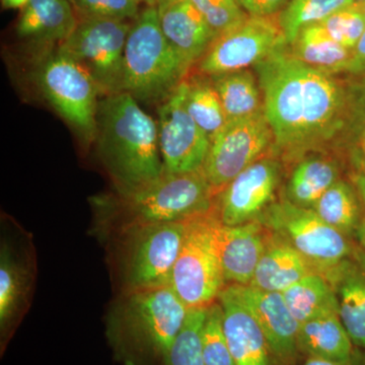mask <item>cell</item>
<instances>
[{
  "label": "cell",
  "instance_id": "35",
  "mask_svg": "<svg viewBox=\"0 0 365 365\" xmlns=\"http://www.w3.org/2000/svg\"><path fill=\"white\" fill-rule=\"evenodd\" d=\"M198 9L204 19L220 35L232 28L248 14H245L237 0H188Z\"/></svg>",
  "mask_w": 365,
  "mask_h": 365
},
{
  "label": "cell",
  "instance_id": "5",
  "mask_svg": "<svg viewBox=\"0 0 365 365\" xmlns=\"http://www.w3.org/2000/svg\"><path fill=\"white\" fill-rule=\"evenodd\" d=\"M254 67L276 150L288 160L304 158L306 101L302 62L295 58L287 46Z\"/></svg>",
  "mask_w": 365,
  "mask_h": 365
},
{
  "label": "cell",
  "instance_id": "15",
  "mask_svg": "<svg viewBox=\"0 0 365 365\" xmlns=\"http://www.w3.org/2000/svg\"><path fill=\"white\" fill-rule=\"evenodd\" d=\"M280 181V163L263 157L240 173L216 196V213L225 225L257 220L274 202Z\"/></svg>",
  "mask_w": 365,
  "mask_h": 365
},
{
  "label": "cell",
  "instance_id": "12",
  "mask_svg": "<svg viewBox=\"0 0 365 365\" xmlns=\"http://www.w3.org/2000/svg\"><path fill=\"white\" fill-rule=\"evenodd\" d=\"M274 145L265 113L232 120L212 137L202 170L216 196Z\"/></svg>",
  "mask_w": 365,
  "mask_h": 365
},
{
  "label": "cell",
  "instance_id": "38",
  "mask_svg": "<svg viewBox=\"0 0 365 365\" xmlns=\"http://www.w3.org/2000/svg\"><path fill=\"white\" fill-rule=\"evenodd\" d=\"M353 60L350 72L365 71V32L352 49Z\"/></svg>",
  "mask_w": 365,
  "mask_h": 365
},
{
  "label": "cell",
  "instance_id": "37",
  "mask_svg": "<svg viewBox=\"0 0 365 365\" xmlns=\"http://www.w3.org/2000/svg\"><path fill=\"white\" fill-rule=\"evenodd\" d=\"M353 185L359 192L360 199H361L362 206H364V215H362L361 222L359 230H357L355 240L359 242V246L365 249V175L356 174L352 178Z\"/></svg>",
  "mask_w": 365,
  "mask_h": 365
},
{
  "label": "cell",
  "instance_id": "9",
  "mask_svg": "<svg viewBox=\"0 0 365 365\" xmlns=\"http://www.w3.org/2000/svg\"><path fill=\"white\" fill-rule=\"evenodd\" d=\"M37 81L45 98L67 123L86 140L96 138L102 91L85 67L58 49L40 62Z\"/></svg>",
  "mask_w": 365,
  "mask_h": 365
},
{
  "label": "cell",
  "instance_id": "23",
  "mask_svg": "<svg viewBox=\"0 0 365 365\" xmlns=\"http://www.w3.org/2000/svg\"><path fill=\"white\" fill-rule=\"evenodd\" d=\"M353 346L338 313L322 314L299 326L297 347L309 359L349 362L355 359Z\"/></svg>",
  "mask_w": 365,
  "mask_h": 365
},
{
  "label": "cell",
  "instance_id": "22",
  "mask_svg": "<svg viewBox=\"0 0 365 365\" xmlns=\"http://www.w3.org/2000/svg\"><path fill=\"white\" fill-rule=\"evenodd\" d=\"M78 23L69 0H30L21 11L16 33L24 39L62 43Z\"/></svg>",
  "mask_w": 365,
  "mask_h": 365
},
{
  "label": "cell",
  "instance_id": "30",
  "mask_svg": "<svg viewBox=\"0 0 365 365\" xmlns=\"http://www.w3.org/2000/svg\"><path fill=\"white\" fill-rule=\"evenodd\" d=\"M355 2V0H290L277 14L287 44H294L304 29L321 23L331 14Z\"/></svg>",
  "mask_w": 365,
  "mask_h": 365
},
{
  "label": "cell",
  "instance_id": "6",
  "mask_svg": "<svg viewBox=\"0 0 365 365\" xmlns=\"http://www.w3.org/2000/svg\"><path fill=\"white\" fill-rule=\"evenodd\" d=\"M188 222L140 225L113 237L123 292L170 287Z\"/></svg>",
  "mask_w": 365,
  "mask_h": 365
},
{
  "label": "cell",
  "instance_id": "39",
  "mask_svg": "<svg viewBox=\"0 0 365 365\" xmlns=\"http://www.w3.org/2000/svg\"><path fill=\"white\" fill-rule=\"evenodd\" d=\"M304 365H359L356 364V359L349 362H336L330 361V360L312 359L309 357Z\"/></svg>",
  "mask_w": 365,
  "mask_h": 365
},
{
  "label": "cell",
  "instance_id": "34",
  "mask_svg": "<svg viewBox=\"0 0 365 365\" xmlns=\"http://www.w3.org/2000/svg\"><path fill=\"white\" fill-rule=\"evenodd\" d=\"M81 19L126 21L137 19L138 6L134 0H69Z\"/></svg>",
  "mask_w": 365,
  "mask_h": 365
},
{
  "label": "cell",
  "instance_id": "8",
  "mask_svg": "<svg viewBox=\"0 0 365 365\" xmlns=\"http://www.w3.org/2000/svg\"><path fill=\"white\" fill-rule=\"evenodd\" d=\"M268 232L294 247L319 274L349 258L359 245L324 222L313 209L274 201L258 218Z\"/></svg>",
  "mask_w": 365,
  "mask_h": 365
},
{
  "label": "cell",
  "instance_id": "4",
  "mask_svg": "<svg viewBox=\"0 0 365 365\" xmlns=\"http://www.w3.org/2000/svg\"><path fill=\"white\" fill-rule=\"evenodd\" d=\"M190 67L163 35L157 7L148 6L131 26L124 53L122 91L138 102L163 103Z\"/></svg>",
  "mask_w": 365,
  "mask_h": 365
},
{
  "label": "cell",
  "instance_id": "42",
  "mask_svg": "<svg viewBox=\"0 0 365 365\" xmlns=\"http://www.w3.org/2000/svg\"><path fill=\"white\" fill-rule=\"evenodd\" d=\"M134 1H136L137 4H146V6H155L157 7V6H155V0H134Z\"/></svg>",
  "mask_w": 365,
  "mask_h": 365
},
{
  "label": "cell",
  "instance_id": "1",
  "mask_svg": "<svg viewBox=\"0 0 365 365\" xmlns=\"http://www.w3.org/2000/svg\"><path fill=\"white\" fill-rule=\"evenodd\" d=\"M216 194L202 169L172 174L128 192L93 197V232L113 239L128 228L155 223L188 222L215 210Z\"/></svg>",
  "mask_w": 365,
  "mask_h": 365
},
{
  "label": "cell",
  "instance_id": "7",
  "mask_svg": "<svg viewBox=\"0 0 365 365\" xmlns=\"http://www.w3.org/2000/svg\"><path fill=\"white\" fill-rule=\"evenodd\" d=\"M216 209L187 222L170 287L189 309L215 302L225 287L216 239Z\"/></svg>",
  "mask_w": 365,
  "mask_h": 365
},
{
  "label": "cell",
  "instance_id": "16",
  "mask_svg": "<svg viewBox=\"0 0 365 365\" xmlns=\"http://www.w3.org/2000/svg\"><path fill=\"white\" fill-rule=\"evenodd\" d=\"M235 299L256 319L265 335L270 351L278 361L292 365L297 359L299 324L280 292H265L251 285L227 284Z\"/></svg>",
  "mask_w": 365,
  "mask_h": 365
},
{
  "label": "cell",
  "instance_id": "40",
  "mask_svg": "<svg viewBox=\"0 0 365 365\" xmlns=\"http://www.w3.org/2000/svg\"><path fill=\"white\" fill-rule=\"evenodd\" d=\"M1 1L7 9H24L30 0H1Z\"/></svg>",
  "mask_w": 365,
  "mask_h": 365
},
{
  "label": "cell",
  "instance_id": "27",
  "mask_svg": "<svg viewBox=\"0 0 365 365\" xmlns=\"http://www.w3.org/2000/svg\"><path fill=\"white\" fill-rule=\"evenodd\" d=\"M312 209L329 225L355 239L364 215V206L355 186L338 180Z\"/></svg>",
  "mask_w": 365,
  "mask_h": 365
},
{
  "label": "cell",
  "instance_id": "31",
  "mask_svg": "<svg viewBox=\"0 0 365 365\" xmlns=\"http://www.w3.org/2000/svg\"><path fill=\"white\" fill-rule=\"evenodd\" d=\"M206 307L189 309L184 326L170 347L165 365H205L201 334Z\"/></svg>",
  "mask_w": 365,
  "mask_h": 365
},
{
  "label": "cell",
  "instance_id": "18",
  "mask_svg": "<svg viewBox=\"0 0 365 365\" xmlns=\"http://www.w3.org/2000/svg\"><path fill=\"white\" fill-rule=\"evenodd\" d=\"M265 227L258 220L225 225L218 218L216 239L227 285H250L265 248Z\"/></svg>",
  "mask_w": 365,
  "mask_h": 365
},
{
  "label": "cell",
  "instance_id": "46",
  "mask_svg": "<svg viewBox=\"0 0 365 365\" xmlns=\"http://www.w3.org/2000/svg\"><path fill=\"white\" fill-rule=\"evenodd\" d=\"M356 2H365V0H355Z\"/></svg>",
  "mask_w": 365,
  "mask_h": 365
},
{
  "label": "cell",
  "instance_id": "17",
  "mask_svg": "<svg viewBox=\"0 0 365 365\" xmlns=\"http://www.w3.org/2000/svg\"><path fill=\"white\" fill-rule=\"evenodd\" d=\"M332 287L338 314L353 344L365 349V249L322 274Z\"/></svg>",
  "mask_w": 365,
  "mask_h": 365
},
{
  "label": "cell",
  "instance_id": "24",
  "mask_svg": "<svg viewBox=\"0 0 365 365\" xmlns=\"http://www.w3.org/2000/svg\"><path fill=\"white\" fill-rule=\"evenodd\" d=\"M340 170L332 158L324 155L304 157L295 165L287 185V200L312 209L319 197L335 184Z\"/></svg>",
  "mask_w": 365,
  "mask_h": 365
},
{
  "label": "cell",
  "instance_id": "3",
  "mask_svg": "<svg viewBox=\"0 0 365 365\" xmlns=\"http://www.w3.org/2000/svg\"><path fill=\"white\" fill-rule=\"evenodd\" d=\"M188 313L172 287L123 292L108 314V337L127 365L165 364Z\"/></svg>",
  "mask_w": 365,
  "mask_h": 365
},
{
  "label": "cell",
  "instance_id": "43",
  "mask_svg": "<svg viewBox=\"0 0 365 365\" xmlns=\"http://www.w3.org/2000/svg\"><path fill=\"white\" fill-rule=\"evenodd\" d=\"M361 145H362V150H364V155H365V129H364V134H362Z\"/></svg>",
  "mask_w": 365,
  "mask_h": 365
},
{
  "label": "cell",
  "instance_id": "44",
  "mask_svg": "<svg viewBox=\"0 0 365 365\" xmlns=\"http://www.w3.org/2000/svg\"><path fill=\"white\" fill-rule=\"evenodd\" d=\"M362 162V174L365 175V155H364V160H361Z\"/></svg>",
  "mask_w": 365,
  "mask_h": 365
},
{
  "label": "cell",
  "instance_id": "20",
  "mask_svg": "<svg viewBox=\"0 0 365 365\" xmlns=\"http://www.w3.org/2000/svg\"><path fill=\"white\" fill-rule=\"evenodd\" d=\"M160 14L163 35L189 67L202 59L217 35L188 0H180Z\"/></svg>",
  "mask_w": 365,
  "mask_h": 365
},
{
  "label": "cell",
  "instance_id": "33",
  "mask_svg": "<svg viewBox=\"0 0 365 365\" xmlns=\"http://www.w3.org/2000/svg\"><path fill=\"white\" fill-rule=\"evenodd\" d=\"M319 25L329 37L352 50L365 32V14L360 9L359 2H355L352 6L331 14Z\"/></svg>",
  "mask_w": 365,
  "mask_h": 365
},
{
  "label": "cell",
  "instance_id": "29",
  "mask_svg": "<svg viewBox=\"0 0 365 365\" xmlns=\"http://www.w3.org/2000/svg\"><path fill=\"white\" fill-rule=\"evenodd\" d=\"M186 107L210 141L227 123L220 96L209 76L186 81Z\"/></svg>",
  "mask_w": 365,
  "mask_h": 365
},
{
  "label": "cell",
  "instance_id": "13",
  "mask_svg": "<svg viewBox=\"0 0 365 365\" xmlns=\"http://www.w3.org/2000/svg\"><path fill=\"white\" fill-rule=\"evenodd\" d=\"M158 145L163 170L172 174L202 169L210 138L186 107V79L158 108Z\"/></svg>",
  "mask_w": 365,
  "mask_h": 365
},
{
  "label": "cell",
  "instance_id": "10",
  "mask_svg": "<svg viewBox=\"0 0 365 365\" xmlns=\"http://www.w3.org/2000/svg\"><path fill=\"white\" fill-rule=\"evenodd\" d=\"M131 26L125 21L81 19L58 49L85 67L102 96L121 93L125 47Z\"/></svg>",
  "mask_w": 365,
  "mask_h": 365
},
{
  "label": "cell",
  "instance_id": "36",
  "mask_svg": "<svg viewBox=\"0 0 365 365\" xmlns=\"http://www.w3.org/2000/svg\"><path fill=\"white\" fill-rule=\"evenodd\" d=\"M290 0H237L242 11L253 16H271L278 14Z\"/></svg>",
  "mask_w": 365,
  "mask_h": 365
},
{
  "label": "cell",
  "instance_id": "41",
  "mask_svg": "<svg viewBox=\"0 0 365 365\" xmlns=\"http://www.w3.org/2000/svg\"><path fill=\"white\" fill-rule=\"evenodd\" d=\"M155 1L158 11H162V9L170 6V4H175V2L180 1V0H155Z\"/></svg>",
  "mask_w": 365,
  "mask_h": 365
},
{
  "label": "cell",
  "instance_id": "14",
  "mask_svg": "<svg viewBox=\"0 0 365 365\" xmlns=\"http://www.w3.org/2000/svg\"><path fill=\"white\" fill-rule=\"evenodd\" d=\"M36 278L33 242L19 227H2L0 244V329L7 332L28 311Z\"/></svg>",
  "mask_w": 365,
  "mask_h": 365
},
{
  "label": "cell",
  "instance_id": "45",
  "mask_svg": "<svg viewBox=\"0 0 365 365\" xmlns=\"http://www.w3.org/2000/svg\"><path fill=\"white\" fill-rule=\"evenodd\" d=\"M359 4L360 6V9H361L362 11H364V13L365 14V2H359Z\"/></svg>",
  "mask_w": 365,
  "mask_h": 365
},
{
  "label": "cell",
  "instance_id": "26",
  "mask_svg": "<svg viewBox=\"0 0 365 365\" xmlns=\"http://www.w3.org/2000/svg\"><path fill=\"white\" fill-rule=\"evenodd\" d=\"M209 78L220 96L227 121L253 116L264 111L260 85L249 68Z\"/></svg>",
  "mask_w": 365,
  "mask_h": 365
},
{
  "label": "cell",
  "instance_id": "11",
  "mask_svg": "<svg viewBox=\"0 0 365 365\" xmlns=\"http://www.w3.org/2000/svg\"><path fill=\"white\" fill-rule=\"evenodd\" d=\"M289 46L278 21L271 16H247L216 37L199 61L207 76L242 71L260 63Z\"/></svg>",
  "mask_w": 365,
  "mask_h": 365
},
{
  "label": "cell",
  "instance_id": "21",
  "mask_svg": "<svg viewBox=\"0 0 365 365\" xmlns=\"http://www.w3.org/2000/svg\"><path fill=\"white\" fill-rule=\"evenodd\" d=\"M314 272L313 266L294 247L266 230L265 248L250 285L281 294Z\"/></svg>",
  "mask_w": 365,
  "mask_h": 365
},
{
  "label": "cell",
  "instance_id": "19",
  "mask_svg": "<svg viewBox=\"0 0 365 365\" xmlns=\"http://www.w3.org/2000/svg\"><path fill=\"white\" fill-rule=\"evenodd\" d=\"M217 300L222 307L223 329L235 364L272 365L263 331L227 285Z\"/></svg>",
  "mask_w": 365,
  "mask_h": 365
},
{
  "label": "cell",
  "instance_id": "28",
  "mask_svg": "<svg viewBox=\"0 0 365 365\" xmlns=\"http://www.w3.org/2000/svg\"><path fill=\"white\" fill-rule=\"evenodd\" d=\"M281 294L299 326L322 314L338 313L332 287L318 272L309 274Z\"/></svg>",
  "mask_w": 365,
  "mask_h": 365
},
{
  "label": "cell",
  "instance_id": "2",
  "mask_svg": "<svg viewBox=\"0 0 365 365\" xmlns=\"http://www.w3.org/2000/svg\"><path fill=\"white\" fill-rule=\"evenodd\" d=\"M103 97L98 106L96 139L116 191H132L162 176L158 123L130 93Z\"/></svg>",
  "mask_w": 365,
  "mask_h": 365
},
{
  "label": "cell",
  "instance_id": "32",
  "mask_svg": "<svg viewBox=\"0 0 365 365\" xmlns=\"http://www.w3.org/2000/svg\"><path fill=\"white\" fill-rule=\"evenodd\" d=\"M201 340L205 365H235L225 337L222 307L218 300L206 307Z\"/></svg>",
  "mask_w": 365,
  "mask_h": 365
},
{
  "label": "cell",
  "instance_id": "25",
  "mask_svg": "<svg viewBox=\"0 0 365 365\" xmlns=\"http://www.w3.org/2000/svg\"><path fill=\"white\" fill-rule=\"evenodd\" d=\"M289 47L295 58L313 68L332 74L351 71L352 50L329 37L319 24L304 29Z\"/></svg>",
  "mask_w": 365,
  "mask_h": 365
}]
</instances>
